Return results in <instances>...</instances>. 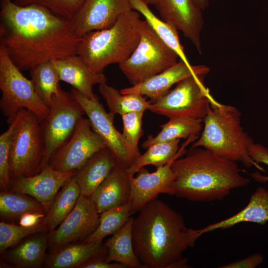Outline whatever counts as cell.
<instances>
[{
    "label": "cell",
    "instance_id": "5b68a950",
    "mask_svg": "<svg viewBox=\"0 0 268 268\" xmlns=\"http://www.w3.org/2000/svg\"><path fill=\"white\" fill-rule=\"evenodd\" d=\"M140 14L131 10L112 26L89 32L82 37L77 55L93 71L101 73L108 66L126 61L139 41Z\"/></svg>",
    "mask_w": 268,
    "mask_h": 268
},
{
    "label": "cell",
    "instance_id": "836d02e7",
    "mask_svg": "<svg viewBox=\"0 0 268 268\" xmlns=\"http://www.w3.org/2000/svg\"><path fill=\"white\" fill-rule=\"evenodd\" d=\"M48 231L43 218L36 225L24 227L14 223L1 221L0 223V252L17 244L23 239L34 233Z\"/></svg>",
    "mask_w": 268,
    "mask_h": 268
},
{
    "label": "cell",
    "instance_id": "cb8c5ba5",
    "mask_svg": "<svg viewBox=\"0 0 268 268\" xmlns=\"http://www.w3.org/2000/svg\"><path fill=\"white\" fill-rule=\"evenodd\" d=\"M268 221V189L258 188L248 204L240 212L220 221L199 229L201 235L218 229H226L244 222L265 224Z\"/></svg>",
    "mask_w": 268,
    "mask_h": 268
},
{
    "label": "cell",
    "instance_id": "7a4b0ae2",
    "mask_svg": "<svg viewBox=\"0 0 268 268\" xmlns=\"http://www.w3.org/2000/svg\"><path fill=\"white\" fill-rule=\"evenodd\" d=\"M201 236L199 229L187 227L181 214L156 199L134 218L133 245L143 268H173Z\"/></svg>",
    "mask_w": 268,
    "mask_h": 268
},
{
    "label": "cell",
    "instance_id": "83f0119b",
    "mask_svg": "<svg viewBox=\"0 0 268 268\" xmlns=\"http://www.w3.org/2000/svg\"><path fill=\"white\" fill-rule=\"evenodd\" d=\"M180 140L160 142L151 145L126 169L128 173L134 176L141 168L148 165H153L157 168L173 162L183 153V149H179Z\"/></svg>",
    "mask_w": 268,
    "mask_h": 268
},
{
    "label": "cell",
    "instance_id": "ab89813d",
    "mask_svg": "<svg viewBox=\"0 0 268 268\" xmlns=\"http://www.w3.org/2000/svg\"><path fill=\"white\" fill-rule=\"evenodd\" d=\"M106 257L94 259L82 265L80 268H127L124 265L117 262H109Z\"/></svg>",
    "mask_w": 268,
    "mask_h": 268
},
{
    "label": "cell",
    "instance_id": "d6986e66",
    "mask_svg": "<svg viewBox=\"0 0 268 268\" xmlns=\"http://www.w3.org/2000/svg\"><path fill=\"white\" fill-rule=\"evenodd\" d=\"M60 80L70 84L84 97L91 99L95 94L93 86L106 83L103 73L91 70L77 55L53 60Z\"/></svg>",
    "mask_w": 268,
    "mask_h": 268
},
{
    "label": "cell",
    "instance_id": "4316f807",
    "mask_svg": "<svg viewBox=\"0 0 268 268\" xmlns=\"http://www.w3.org/2000/svg\"><path fill=\"white\" fill-rule=\"evenodd\" d=\"M133 10L144 17L161 40L179 56V59L189 63L181 45L177 29L173 25L158 18L142 0H130Z\"/></svg>",
    "mask_w": 268,
    "mask_h": 268
},
{
    "label": "cell",
    "instance_id": "60d3db41",
    "mask_svg": "<svg viewBox=\"0 0 268 268\" xmlns=\"http://www.w3.org/2000/svg\"><path fill=\"white\" fill-rule=\"evenodd\" d=\"M46 213L29 212L22 215L18 220L19 224L24 227H32L38 224Z\"/></svg>",
    "mask_w": 268,
    "mask_h": 268
},
{
    "label": "cell",
    "instance_id": "7402d4cb",
    "mask_svg": "<svg viewBox=\"0 0 268 268\" xmlns=\"http://www.w3.org/2000/svg\"><path fill=\"white\" fill-rule=\"evenodd\" d=\"M118 165L115 156L107 147L94 153L77 170L74 175L80 195L91 197L98 187Z\"/></svg>",
    "mask_w": 268,
    "mask_h": 268
},
{
    "label": "cell",
    "instance_id": "603a6c76",
    "mask_svg": "<svg viewBox=\"0 0 268 268\" xmlns=\"http://www.w3.org/2000/svg\"><path fill=\"white\" fill-rule=\"evenodd\" d=\"M106 255L102 241L74 242L51 251L44 266L48 268H80L89 261Z\"/></svg>",
    "mask_w": 268,
    "mask_h": 268
},
{
    "label": "cell",
    "instance_id": "9a60e30c",
    "mask_svg": "<svg viewBox=\"0 0 268 268\" xmlns=\"http://www.w3.org/2000/svg\"><path fill=\"white\" fill-rule=\"evenodd\" d=\"M133 10L130 0H85L71 19L77 33L108 28L124 13Z\"/></svg>",
    "mask_w": 268,
    "mask_h": 268
},
{
    "label": "cell",
    "instance_id": "f1b7e54d",
    "mask_svg": "<svg viewBox=\"0 0 268 268\" xmlns=\"http://www.w3.org/2000/svg\"><path fill=\"white\" fill-rule=\"evenodd\" d=\"M99 91L105 100L110 112L121 116L134 111L143 112L148 110L151 101H147L137 93L122 94L106 83L99 85Z\"/></svg>",
    "mask_w": 268,
    "mask_h": 268
},
{
    "label": "cell",
    "instance_id": "6da1fadb",
    "mask_svg": "<svg viewBox=\"0 0 268 268\" xmlns=\"http://www.w3.org/2000/svg\"><path fill=\"white\" fill-rule=\"evenodd\" d=\"M0 7V45L20 70L77 55L82 37L71 19L38 4L21 6L1 0Z\"/></svg>",
    "mask_w": 268,
    "mask_h": 268
},
{
    "label": "cell",
    "instance_id": "8fae6325",
    "mask_svg": "<svg viewBox=\"0 0 268 268\" xmlns=\"http://www.w3.org/2000/svg\"><path fill=\"white\" fill-rule=\"evenodd\" d=\"M71 93L82 107L92 129L102 138L107 147L115 156L119 165L126 169L129 168L141 154L133 150L122 134L116 129L114 125L115 115L106 111L96 94L88 99L73 87Z\"/></svg>",
    "mask_w": 268,
    "mask_h": 268
},
{
    "label": "cell",
    "instance_id": "3957f363",
    "mask_svg": "<svg viewBox=\"0 0 268 268\" xmlns=\"http://www.w3.org/2000/svg\"><path fill=\"white\" fill-rule=\"evenodd\" d=\"M173 195L207 202L221 200L250 180L241 174L237 162L204 148H191L186 155L172 163Z\"/></svg>",
    "mask_w": 268,
    "mask_h": 268
},
{
    "label": "cell",
    "instance_id": "e575fe53",
    "mask_svg": "<svg viewBox=\"0 0 268 268\" xmlns=\"http://www.w3.org/2000/svg\"><path fill=\"white\" fill-rule=\"evenodd\" d=\"M14 3L24 6L32 4L42 5L53 13L71 19L85 0H11Z\"/></svg>",
    "mask_w": 268,
    "mask_h": 268
},
{
    "label": "cell",
    "instance_id": "484cf974",
    "mask_svg": "<svg viewBox=\"0 0 268 268\" xmlns=\"http://www.w3.org/2000/svg\"><path fill=\"white\" fill-rule=\"evenodd\" d=\"M80 191L74 176L62 187L53 199L43 221L49 232L55 230L74 207Z\"/></svg>",
    "mask_w": 268,
    "mask_h": 268
},
{
    "label": "cell",
    "instance_id": "74e56055",
    "mask_svg": "<svg viewBox=\"0 0 268 268\" xmlns=\"http://www.w3.org/2000/svg\"><path fill=\"white\" fill-rule=\"evenodd\" d=\"M250 155L257 163H262L268 166V148L263 145L254 143L250 148ZM251 176L259 182H268V176L262 175L259 171L252 173Z\"/></svg>",
    "mask_w": 268,
    "mask_h": 268
},
{
    "label": "cell",
    "instance_id": "e0dca14e",
    "mask_svg": "<svg viewBox=\"0 0 268 268\" xmlns=\"http://www.w3.org/2000/svg\"><path fill=\"white\" fill-rule=\"evenodd\" d=\"M76 171L61 172L47 165L35 175L12 180L9 191L32 197L43 205L47 212L59 190Z\"/></svg>",
    "mask_w": 268,
    "mask_h": 268
},
{
    "label": "cell",
    "instance_id": "2e32d148",
    "mask_svg": "<svg viewBox=\"0 0 268 268\" xmlns=\"http://www.w3.org/2000/svg\"><path fill=\"white\" fill-rule=\"evenodd\" d=\"M173 162L157 168L153 172H149L144 167L137 172L136 177L129 174L133 213L139 210L160 194L173 195L174 175L171 167Z\"/></svg>",
    "mask_w": 268,
    "mask_h": 268
},
{
    "label": "cell",
    "instance_id": "ee69618b",
    "mask_svg": "<svg viewBox=\"0 0 268 268\" xmlns=\"http://www.w3.org/2000/svg\"></svg>",
    "mask_w": 268,
    "mask_h": 268
},
{
    "label": "cell",
    "instance_id": "7c38bea8",
    "mask_svg": "<svg viewBox=\"0 0 268 268\" xmlns=\"http://www.w3.org/2000/svg\"><path fill=\"white\" fill-rule=\"evenodd\" d=\"M106 147L89 120L83 117L69 139L52 154L47 165L61 172L77 170L94 153Z\"/></svg>",
    "mask_w": 268,
    "mask_h": 268
},
{
    "label": "cell",
    "instance_id": "f546056e",
    "mask_svg": "<svg viewBox=\"0 0 268 268\" xmlns=\"http://www.w3.org/2000/svg\"><path fill=\"white\" fill-rule=\"evenodd\" d=\"M29 212L46 213L43 205L37 200L27 195L0 191V216L1 219L8 221L19 220Z\"/></svg>",
    "mask_w": 268,
    "mask_h": 268
},
{
    "label": "cell",
    "instance_id": "277c9868",
    "mask_svg": "<svg viewBox=\"0 0 268 268\" xmlns=\"http://www.w3.org/2000/svg\"><path fill=\"white\" fill-rule=\"evenodd\" d=\"M204 126L199 139L191 148L203 147L228 159L254 166L265 172L250 155L254 143L241 125V113L233 106L223 104L213 99L203 119Z\"/></svg>",
    "mask_w": 268,
    "mask_h": 268
},
{
    "label": "cell",
    "instance_id": "ac0fdd59",
    "mask_svg": "<svg viewBox=\"0 0 268 268\" xmlns=\"http://www.w3.org/2000/svg\"><path fill=\"white\" fill-rule=\"evenodd\" d=\"M205 65H191L181 59L172 66L138 84L120 90L122 94L137 93L154 102L167 93L170 88L181 80L192 75L208 74Z\"/></svg>",
    "mask_w": 268,
    "mask_h": 268
},
{
    "label": "cell",
    "instance_id": "5bb4252c",
    "mask_svg": "<svg viewBox=\"0 0 268 268\" xmlns=\"http://www.w3.org/2000/svg\"><path fill=\"white\" fill-rule=\"evenodd\" d=\"M162 20L181 31L201 53V35L204 25L202 10L196 0H156Z\"/></svg>",
    "mask_w": 268,
    "mask_h": 268
},
{
    "label": "cell",
    "instance_id": "52a82bcc",
    "mask_svg": "<svg viewBox=\"0 0 268 268\" xmlns=\"http://www.w3.org/2000/svg\"><path fill=\"white\" fill-rule=\"evenodd\" d=\"M139 41L131 56L119 67L133 86L178 62V55L158 36L147 22L139 20Z\"/></svg>",
    "mask_w": 268,
    "mask_h": 268
},
{
    "label": "cell",
    "instance_id": "9c48e42d",
    "mask_svg": "<svg viewBox=\"0 0 268 268\" xmlns=\"http://www.w3.org/2000/svg\"><path fill=\"white\" fill-rule=\"evenodd\" d=\"M206 75H192L181 80L174 88L151 102L148 110L169 119L203 120L214 99L204 84Z\"/></svg>",
    "mask_w": 268,
    "mask_h": 268
},
{
    "label": "cell",
    "instance_id": "4dcf8cb0",
    "mask_svg": "<svg viewBox=\"0 0 268 268\" xmlns=\"http://www.w3.org/2000/svg\"><path fill=\"white\" fill-rule=\"evenodd\" d=\"M202 119L177 118L170 119L160 127L161 130L155 136L149 135L142 144L147 149L158 142L195 136L201 131Z\"/></svg>",
    "mask_w": 268,
    "mask_h": 268
},
{
    "label": "cell",
    "instance_id": "7bdbcfd3",
    "mask_svg": "<svg viewBox=\"0 0 268 268\" xmlns=\"http://www.w3.org/2000/svg\"><path fill=\"white\" fill-rule=\"evenodd\" d=\"M142 0L148 4H155L156 1V0Z\"/></svg>",
    "mask_w": 268,
    "mask_h": 268
},
{
    "label": "cell",
    "instance_id": "8d00e7d4",
    "mask_svg": "<svg viewBox=\"0 0 268 268\" xmlns=\"http://www.w3.org/2000/svg\"><path fill=\"white\" fill-rule=\"evenodd\" d=\"M143 113V112L134 111L121 116L123 124V137L129 145L138 152H140L138 141L143 134L142 127Z\"/></svg>",
    "mask_w": 268,
    "mask_h": 268
},
{
    "label": "cell",
    "instance_id": "d6a6232c",
    "mask_svg": "<svg viewBox=\"0 0 268 268\" xmlns=\"http://www.w3.org/2000/svg\"><path fill=\"white\" fill-rule=\"evenodd\" d=\"M132 213H133L131 201L102 212L100 214L99 223L96 229L80 242L102 241L105 237L113 235L119 230L129 219Z\"/></svg>",
    "mask_w": 268,
    "mask_h": 268
},
{
    "label": "cell",
    "instance_id": "30bf717a",
    "mask_svg": "<svg viewBox=\"0 0 268 268\" xmlns=\"http://www.w3.org/2000/svg\"><path fill=\"white\" fill-rule=\"evenodd\" d=\"M84 115L82 107L71 92L61 88L59 93L53 96L49 113L40 122L45 167L52 154L69 139Z\"/></svg>",
    "mask_w": 268,
    "mask_h": 268
},
{
    "label": "cell",
    "instance_id": "4fadbf2b",
    "mask_svg": "<svg viewBox=\"0 0 268 268\" xmlns=\"http://www.w3.org/2000/svg\"><path fill=\"white\" fill-rule=\"evenodd\" d=\"M99 217L91 197L80 195L71 212L55 230L49 232L51 252L85 239L98 226Z\"/></svg>",
    "mask_w": 268,
    "mask_h": 268
},
{
    "label": "cell",
    "instance_id": "d4e9b609",
    "mask_svg": "<svg viewBox=\"0 0 268 268\" xmlns=\"http://www.w3.org/2000/svg\"><path fill=\"white\" fill-rule=\"evenodd\" d=\"M134 218L130 217L124 225L104 243L107 250L106 259L117 262L127 268H143L133 245L132 229Z\"/></svg>",
    "mask_w": 268,
    "mask_h": 268
},
{
    "label": "cell",
    "instance_id": "b9f144b4",
    "mask_svg": "<svg viewBox=\"0 0 268 268\" xmlns=\"http://www.w3.org/2000/svg\"><path fill=\"white\" fill-rule=\"evenodd\" d=\"M202 10L205 9L209 5L208 0H196Z\"/></svg>",
    "mask_w": 268,
    "mask_h": 268
},
{
    "label": "cell",
    "instance_id": "d590c367",
    "mask_svg": "<svg viewBox=\"0 0 268 268\" xmlns=\"http://www.w3.org/2000/svg\"><path fill=\"white\" fill-rule=\"evenodd\" d=\"M0 135V191H9L11 180L9 176V156L12 135L15 119Z\"/></svg>",
    "mask_w": 268,
    "mask_h": 268
},
{
    "label": "cell",
    "instance_id": "ba28073f",
    "mask_svg": "<svg viewBox=\"0 0 268 268\" xmlns=\"http://www.w3.org/2000/svg\"><path fill=\"white\" fill-rule=\"evenodd\" d=\"M21 71L0 45V108L9 124L23 109L34 113L40 122L50 112V108L37 94L31 80Z\"/></svg>",
    "mask_w": 268,
    "mask_h": 268
},
{
    "label": "cell",
    "instance_id": "8992f818",
    "mask_svg": "<svg viewBox=\"0 0 268 268\" xmlns=\"http://www.w3.org/2000/svg\"><path fill=\"white\" fill-rule=\"evenodd\" d=\"M45 146L40 121L32 112L23 109L15 118L9 156L11 180L30 177L44 167Z\"/></svg>",
    "mask_w": 268,
    "mask_h": 268
},
{
    "label": "cell",
    "instance_id": "1f68e13d",
    "mask_svg": "<svg viewBox=\"0 0 268 268\" xmlns=\"http://www.w3.org/2000/svg\"><path fill=\"white\" fill-rule=\"evenodd\" d=\"M29 70L36 93L50 108L53 96L58 95L61 88L60 77L53 60L37 64Z\"/></svg>",
    "mask_w": 268,
    "mask_h": 268
},
{
    "label": "cell",
    "instance_id": "ffe728a7",
    "mask_svg": "<svg viewBox=\"0 0 268 268\" xmlns=\"http://www.w3.org/2000/svg\"><path fill=\"white\" fill-rule=\"evenodd\" d=\"M129 176L126 169L118 165L96 189L91 199L99 214L130 201Z\"/></svg>",
    "mask_w": 268,
    "mask_h": 268
},
{
    "label": "cell",
    "instance_id": "f35d334b",
    "mask_svg": "<svg viewBox=\"0 0 268 268\" xmlns=\"http://www.w3.org/2000/svg\"><path fill=\"white\" fill-rule=\"evenodd\" d=\"M264 261V257L260 254H253L246 258L238 260L224 266L221 268H255Z\"/></svg>",
    "mask_w": 268,
    "mask_h": 268
},
{
    "label": "cell",
    "instance_id": "44dd1931",
    "mask_svg": "<svg viewBox=\"0 0 268 268\" xmlns=\"http://www.w3.org/2000/svg\"><path fill=\"white\" fill-rule=\"evenodd\" d=\"M48 247L49 233L40 232L27 237L1 254L5 263L12 267L38 268L44 265Z\"/></svg>",
    "mask_w": 268,
    "mask_h": 268
}]
</instances>
